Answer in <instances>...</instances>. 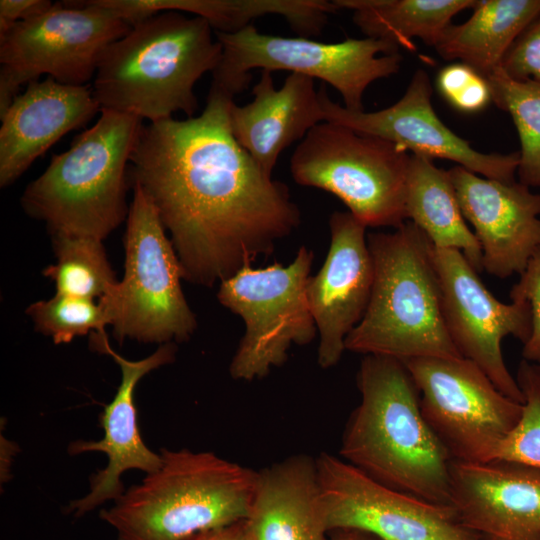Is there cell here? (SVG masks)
Returning <instances> with one entry per match:
<instances>
[{
    "label": "cell",
    "instance_id": "6da1fadb",
    "mask_svg": "<svg viewBox=\"0 0 540 540\" xmlns=\"http://www.w3.org/2000/svg\"><path fill=\"white\" fill-rule=\"evenodd\" d=\"M233 98L210 89L199 116L143 125L128 167L170 235L183 278L212 287L301 222L286 184L272 179L233 136Z\"/></svg>",
    "mask_w": 540,
    "mask_h": 540
},
{
    "label": "cell",
    "instance_id": "7a4b0ae2",
    "mask_svg": "<svg viewBox=\"0 0 540 540\" xmlns=\"http://www.w3.org/2000/svg\"><path fill=\"white\" fill-rule=\"evenodd\" d=\"M357 387L361 400L345 426L340 457L390 488L449 505L453 460L422 415L405 362L365 355Z\"/></svg>",
    "mask_w": 540,
    "mask_h": 540
},
{
    "label": "cell",
    "instance_id": "3957f363",
    "mask_svg": "<svg viewBox=\"0 0 540 540\" xmlns=\"http://www.w3.org/2000/svg\"><path fill=\"white\" fill-rule=\"evenodd\" d=\"M204 18L166 11L131 27L105 51L93 80L101 109L147 119L193 117L196 82L213 72L222 46Z\"/></svg>",
    "mask_w": 540,
    "mask_h": 540
},
{
    "label": "cell",
    "instance_id": "277c9868",
    "mask_svg": "<svg viewBox=\"0 0 540 540\" xmlns=\"http://www.w3.org/2000/svg\"><path fill=\"white\" fill-rule=\"evenodd\" d=\"M159 453L157 470L99 512L117 540H189L248 517L257 471L208 451Z\"/></svg>",
    "mask_w": 540,
    "mask_h": 540
},
{
    "label": "cell",
    "instance_id": "5b68a950",
    "mask_svg": "<svg viewBox=\"0 0 540 540\" xmlns=\"http://www.w3.org/2000/svg\"><path fill=\"white\" fill-rule=\"evenodd\" d=\"M374 278L366 312L345 340L348 351L402 361L461 358L447 330L433 245L412 221L367 235Z\"/></svg>",
    "mask_w": 540,
    "mask_h": 540
},
{
    "label": "cell",
    "instance_id": "8992f818",
    "mask_svg": "<svg viewBox=\"0 0 540 540\" xmlns=\"http://www.w3.org/2000/svg\"><path fill=\"white\" fill-rule=\"evenodd\" d=\"M142 121L101 109L97 122L26 187L20 200L25 213L43 221L50 235L107 238L128 216V167Z\"/></svg>",
    "mask_w": 540,
    "mask_h": 540
},
{
    "label": "cell",
    "instance_id": "52a82bcc",
    "mask_svg": "<svg viewBox=\"0 0 540 540\" xmlns=\"http://www.w3.org/2000/svg\"><path fill=\"white\" fill-rule=\"evenodd\" d=\"M214 34L222 56L212 72L210 89L233 99L248 88L251 70H286L321 79L339 92L345 108L363 111L367 87L396 74L402 61L397 45L368 37L324 43L260 33L253 25Z\"/></svg>",
    "mask_w": 540,
    "mask_h": 540
},
{
    "label": "cell",
    "instance_id": "ba28073f",
    "mask_svg": "<svg viewBox=\"0 0 540 540\" xmlns=\"http://www.w3.org/2000/svg\"><path fill=\"white\" fill-rule=\"evenodd\" d=\"M132 188L124 275L103 298L113 336L120 344L126 339L159 345L187 341L198 323L182 290L179 258L151 199L138 185Z\"/></svg>",
    "mask_w": 540,
    "mask_h": 540
},
{
    "label": "cell",
    "instance_id": "9c48e42d",
    "mask_svg": "<svg viewBox=\"0 0 540 540\" xmlns=\"http://www.w3.org/2000/svg\"><path fill=\"white\" fill-rule=\"evenodd\" d=\"M410 156L396 143L323 121L296 147L290 171L299 185L335 195L366 227L396 228L407 220Z\"/></svg>",
    "mask_w": 540,
    "mask_h": 540
},
{
    "label": "cell",
    "instance_id": "30bf717a",
    "mask_svg": "<svg viewBox=\"0 0 540 540\" xmlns=\"http://www.w3.org/2000/svg\"><path fill=\"white\" fill-rule=\"evenodd\" d=\"M131 25L95 0L54 3L45 13L0 34V116L21 85L46 75L67 85H87L107 48Z\"/></svg>",
    "mask_w": 540,
    "mask_h": 540
},
{
    "label": "cell",
    "instance_id": "8fae6325",
    "mask_svg": "<svg viewBox=\"0 0 540 540\" xmlns=\"http://www.w3.org/2000/svg\"><path fill=\"white\" fill-rule=\"evenodd\" d=\"M313 251L301 246L287 266H244L221 281L217 299L240 316L245 330L229 365L235 380L267 376L285 363L292 345L312 342L317 328L307 299Z\"/></svg>",
    "mask_w": 540,
    "mask_h": 540
},
{
    "label": "cell",
    "instance_id": "7c38bea8",
    "mask_svg": "<svg viewBox=\"0 0 540 540\" xmlns=\"http://www.w3.org/2000/svg\"><path fill=\"white\" fill-rule=\"evenodd\" d=\"M404 362L419 389L422 415L451 459L494 460L500 443L520 418L522 403L505 396L463 357Z\"/></svg>",
    "mask_w": 540,
    "mask_h": 540
},
{
    "label": "cell",
    "instance_id": "4fadbf2b",
    "mask_svg": "<svg viewBox=\"0 0 540 540\" xmlns=\"http://www.w3.org/2000/svg\"><path fill=\"white\" fill-rule=\"evenodd\" d=\"M328 531L356 529L380 540H478L449 505L390 488L341 457H316Z\"/></svg>",
    "mask_w": 540,
    "mask_h": 540
},
{
    "label": "cell",
    "instance_id": "5bb4252c",
    "mask_svg": "<svg viewBox=\"0 0 540 540\" xmlns=\"http://www.w3.org/2000/svg\"><path fill=\"white\" fill-rule=\"evenodd\" d=\"M444 320L460 355L475 363L505 396L524 402L502 354V340L511 335L523 344L532 330L531 310L523 299L505 304L486 289L478 272L456 249L433 247Z\"/></svg>",
    "mask_w": 540,
    "mask_h": 540
},
{
    "label": "cell",
    "instance_id": "9a60e30c",
    "mask_svg": "<svg viewBox=\"0 0 540 540\" xmlns=\"http://www.w3.org/2000/svg\"><path fill=\"white\" fill-rule=\"evenodd\" d=\"M319 94L325 121L396 143L411 154L453 161L488 179L515 181L519 153H482L450 130L434 111L430 78L423 69L414 73L395 104L375 112L348 110L333 102L324 87Z\"/></svg>",
    "mask_w": 540,
    "mask_h": 540
},
{
    "label": "cell",
    "instance_id": "2e32d148",
    "mask_svg": "<svg viewBox=\"0 0 540 540\" xmlns=\"http://www.w3.org/2000/svg\"><path fill=\"white\" fill-rule=\"evenodd\" d=\"M90 340L94 350L110 355L119 365L121 381L99 417L103 438L75 440L67 448L71 456L102 452L107 457L106 466L91 476L88 493L67 506V513L76 518L119 498L125 491L121 481L125 472L135 469L148 474L161 465L160 453L152 451L140 434L134 395L139 381L151 371L172 363L177 351L175 343H167L143 359L128 360L113 350L105 331L91 333Z\"/></svg>",
    "mask_w": 540,
    "mask_h": 540
},
{
    "label": "cell",
    "instance_id": "e0dca14e",
    "mask_svg": "<svg viewBox=\"0 0 540 540\" xmlns=\"http://www.w3.org/2000/svg\"><path fill=\"white\" fill-rule=\"evenodd\" d=\"M366 228L349 211L333 212L327 256L307 283V299L319 335L317 362L323 369L339 362L347 336L369 304L374 269Z\"/></svg>",
    "mask_w": 540,
    "mask_h": 540
},
{
    "label": "cell",
    "instance_id": "ac0fdd59",
    "mask_svg": "<svg viewBox=\"0 0 540 540\" xmlns=\"http://www.w3.org/2000/svg\"><path fill=\"white\" fill-rule=\"evenodd\" d=\"M462 214L474 228L483 269L505 279L522 274L540 253V194L455 165L448 170Z\"/></svg>",
    "mask_w": 540,
    "mask_h": 540
},
{
    "label": "cell",
    "instance_id": "d6986e66",
    "mask_svg": "<svg viewBox=\"0 0 540 540\" xmlns=\"http://www.w3.org/2000/svg\"><path fill=\"white\" fill-rule=\"evenodd\" d=\"M449 506L478 540H540V469L452 461Z\"/></svg>",
    "mask_w": 540,
    "mask_h": 540
},
{
    "label": "cell",
    "instance_id": "ffe728a7",
    "mask_svg": "<svg viewBox=\"0 0 540 540\" xmlns=\"http://www.w3.org/2000/svg\"><path fill=\"white\" fill-rule=\"evenodd\" d=\"M100 111L88 84L67 85L50 77L28 83L0 116V186L15 182L61 137Z\"/></svg>",
    "mask_w": 540,
    "mask_h": 540
},
{
    "label": "cell",
    "instance_id": "44dd1931",
    "mask_svg": "<svg viewBox=\"0 0 540 540\" xmlns=\"http://www.w3.org/2000/svg\"><path fill=\"white\" fill-rule=\"evenodd\" d=\"M253 100L243 106L232 102L230 126L238 144L269 175L283 150L302 140L325 121L314 79L291 73L276 89L270 71L262 70Z\"/></svg>",
    "mask_w": 540,
    "mask_h": 540
},
{
    "label": "cell",
    "instance_id": "7402d4cb",
    "mask_svg": "<svg viewBox=\"0 0 540 540\" xmlns=\"http://www.w3.org/2000/svg\"><path fill=\"white\" fill-rule=\"evenodd\" d=\"M250 540H327L316 458L297 454L257 471Z\"/></svg>",
    "mask_w": 540,
    "mask_h": 540
},
{
    "label": "cell",
    "instance_id": "603a6c76",
    "mask_svg": "<svg viewBox=\"0 0 540 540\" xmlns=\"http://www.w3.org/2000/svg\"><path fill=\"white\" fill-rule=\"evenodd\" d=\"M472 9L467 21L443 31L434 48L443 59L460 60L486 78L539 14L540 0H480Z\"/></svg>",
    "mask_w": 540,
    "mask_h": 540
},
{
    "label": "cell",
    "instance_id": "cb8c5ba5",
    "mask_svg": "<svg viewBox=\"0 0 540 540\" xmlns=\"http://www.w3.org/2000/svg\"><path fill=\"white\" fill-rule=\"evenodd\" d=\"M405 211L434 248L459 250L477 272L483 270L480 244L465 222L448 170L411 154Z\"/></svg>",
    "mask_w": 540,
    "mask_h": 540
},
{
    "label": "cell",
    "instance_id": "d4e9b609",
    "mask_svg": "<svg viewBox=\"0 0 540 540\" xmlns=\"http://www.w3.org/2000/svg\"><path fill=\"white\" fill-rule=\"evenodd\" d=\"M338 9L353 12V22L368 38L415 51L413 38L435 46L460 11L474 0H333Z\"/></svg>",
    "mask_w": 540,
    "mask_h": 540
},
{
    "label": "cell",
    "instance_id": "484cf974",
    "mask_svg": "<svg viewBox=\"0 0 540 540\" xmlns=\"http://www.w3.org/2000/svg\"><path fill=\"white\" fill-rule=\"evenodd\" d=\"M131 26L161 12H188L204 18L215 32L234 33L268 14L290 22L299 13L296 0H96Z\"/></svg>",
    "mask_w": 540,
    "mask_h": 540
},
{
    "label": "cell",
    "instance_id": "4316f807",
    "mask_svg": "<svg viewBox=\"0 0 540 540\" xmlns=\"http://www.w3.org/2000/svg\"><path fill=\"white\" fill-rule=\"evenodd\" d=\"M56 262L43 269L55 285L56 294L101 300L118 283L103 241L86 236L51 234Z\"/></svg>",
    "mask_w": 540,
    "mask_h": 540
},
{
    "label": "cell",
    "instance_id": "83f0119b",
    "mask_svg": "<svg viewBox=\"0 0 540 540\" xmlns=\"http://www.w3.org/2000/svg\"><path fill=\"white\" fill-rule=\"evenodd\" d=\"M486 79L492 101L511 115L517 129L519 182L540 187V82L511 78L500 67Z\"/></svg>",
    "mask_w": 540,
    "mask_h": 540
},
{
    "label": "cell",
    "instance_id": "f1b7e54d",
    "mask_svg": "<svg viewBox=\"0 0 540 540\" xmlns=\"http://www.w3.org/2000/svg\"><path fill=\"white\" fill-rule=\"evenodd\" d=\"M26 313L35 330L50 337L54 344L70 343L75 337L104 332L111 324L108 304L95 300L55 294L30 304Z\"/></svg>",
    "mask_w": 540,
    "mask_h": 540
},
{
    "label": "cell",
    "instance_id": "f546056e",
    "mask_svg": "<svg viewBox=\"0 0 540 540\" xmlns=\"http://www.w3.org/2000/svg\"><path fill=\"white\" fill-rule=\"evenodd\" d=\"M524 402L520 418L500 443L495 459L540 469V364L522 360L515 376Z\"/></svg>",
    "mask_w": 540,
    "mask_h": 540
},
{
    "label": "cell",
    "instance_id": "4dcf8cb0",
    "mask_svg": "<svg viewBox=\"0 0 540 540\" xmlns=\"http://www.w3.org/2000/svg\"><path fill=\"white\" fill-rule=\"evenodd\" d=\"M437 87L444 98L462 112H478L492 101L487 79L461 62L447 65L439 71Z\"/></svg>",
    "mask_w": 540,
    "mask_h": 540
},
{
    "label": "cell",
    "instance_id": "1f68e13d",
    "mask_svg": "<svg viewBox=\"0 0 540 540\" xmlns=\"http://www.w3.org/2000/svg\"><path fill=\"white\" fill-rule=\"evenodd\" d=\"M500 68L511 78L540 82V12L512 44Z\"/></svg>",
    "mask_w": 540,
    "mask_h": 540
},
{
    "label": "cell",
    "instance_id": "d6a6232c",
    "mask_svg": "<svg viewBox=\"0 0 540 540\" xmlns=\"http://www.w3.org/2000/svg\"><path fill=\"white\" fill-rule=\"evenodd\" d=\"M511 299L525 300L531 310L532 330L524 343L522 356L529 362L540 364V253L535 255L510 291Z\"/></svg>",
    "mask_w": 540,
    "mask_h": 540
},
{
    "label": "cell",
    "instance_id": "836d02e7",
    "mask_svg": "<svg viewBox=\"0 0 540 540\" xmlns=\"http://www.w3.org/2000/svg\"><path fill=\"white\" fill-rule=\"evenodd\" d=\"M52 6L53 3L49 0H1L0 34L17 22L47 12Z\"/></svg>",
    "mask_w": 540,
    "mask_h": 540
},
{
    "label": "cell",
    "instance_id": "e575fe53",
    "mask_svg": "<svg viewBox=\"0 0 540 540\" xmlns=\"http://www.w3.org/2000/svg\"><path fill=\"white\" fill-rule=\"evenodd\" d=\"M189 540H250L246 519L202 532Z\"/></svg>",
    "mask_w": 540,
    "mask_h": 540
},
{
    "label": "cell",
    "instance_id": "d590c367",
    "mask_svg": "<svg viewBox=\"0 0 540 540\" xmlns=\"http://www.w3.org/2000/svg\"><path fill=\"white\" fill-rule=\"evenodd\" d=\"M331 532L333 533L327 540H380L368 532L356 529H338Z\"/></svg>",
    "mask_w": 540,
    "mask_h": 540
}]
</instances>
